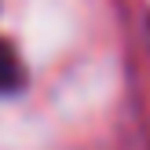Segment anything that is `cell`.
Instances as JSON below:
<instances>
[{"mask_svg":"<svg viewBox=\"0 0 150 150\" xmlns=\"http://www.w3.org/2000/svg\"><path fill=\"white\" fill-rule=\"evenodd\" d=\"M22 88V62H18V51L11 48L7 40H0V95Z\"/></svg>","mask_w":150,"mask_h":150,"instance_id":"obj_1","label":"cell"}]
</instances>
